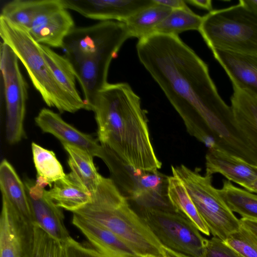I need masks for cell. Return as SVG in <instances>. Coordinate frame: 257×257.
I'll return each mask as SVG.
<instances>
[{
	"label": "cell",
	"instance_id": "5",
	"mask_svg": "<svg viewBox=\"0 0 257 257\" xmlns=\"http://www.w3.org/2000/svg\"><path fill=\"white\" fill-rule=\"evenodd\" d=\"M199 32L211 50L257 56V6L252 0L213 10L203 16Z\"/></svg>",
	"mask_w": 257,
	"mask_h": 257
},
{
	"label": "cell",
	"instance_id": "27",
	"mask_svg": "<svg viewBox=\"0 0 257 257\" xmlns=\"http://www.w3.org/2000/svg\"><path fill=\"white\" fill-rule=\"evenodd\" d=\"M34 164L37 171L36 182L45 187H52L57 181L64 178L62 166L55 153L33 142L31 145Z\"/></svg>",
	"mask_w": 257,
	"mask_h": 257
},
{
	"label": "cell",
	"instance_id": "35",
	"mask_svg": "<svg viewBox=\"0 0 257 257\" xmlns=\"http://www.w3.org/2000/svg\"><path fill=\"white\" fill-rule=\"evenodd\" d=\"M186 3L211 12L213 11L212 1L210 0H187Z\"/></svg>",
	"mask_w": 257,
	"mask_h": 257
},
{
	"label": "cell",
	"instance_id": "21",
	"mask_svg": "<svg viewBox=\"0 0 257 257\" xmlns=\"http://www.w3.org/2000/svg\"><path fill=\"white\" fill-rule=\"evenodd\" d=\"M46 193L57 206L72 213L91 201V194L71 172L55 182Z\"/></svg>",
	"mask_w": 257,
	"mask_h": 257
},
{
	"label": "cell",
	"instance_id": "36",
	"mask_svg": "<svg viewBox=\"0 0 257 257\" xmlns=\"http://www.w3.org/2000/svg\"><path fill=\"white\" fill-rule=\"evenodd\" d=\"M241 224L248 229L257 237V220L247 218H241Z\"/></svg>",
	"mask_w": 257,
	"mask_h": 257
},
{
	"label": "cell",
	"instance_id": "4",
	"mask_svg": "<svg viewBox=\"0 0 257 257\" xmlns=\"http://www.w3.org/2000/svg\"><path fill=\"white\" fill-rule=\"evenodd\" d=\"M2 42L14 52L25 67L32 83L49 107L60 112L74 113L85 109L86 105L74 99L55 79L43 54L41 44L29 31L0 16Z\"/></svg>",
	"mask_w": 257,
	"mask_h": 257
},
{
	"label": "cell",
	"instance_id": "6",
	"mask_svg": "<svg viewBox=\"0 0 257 257\" xmlns=\"http://www.w3.org/2000/svg\"><path fill=\"white\" fill-rule=\"evenodd\" d=\"M130 38L123 22L100 21L89 26L75 27L66 37L62 48L73 66L109 68Z\"/></svg>",
	"mask_w": 257,
	"mask_h": 257
},
{
	"label": "cell",
	"instance_id": "32",
	"mask_svg": "<svg viewBox=\"0 0 257 257\" xmlns=\"http://www.w3.org/2000/svg\"><path fill=\"white\" fill-rule=\"evenodd\" d=\"M203 257H243L218 237L206 239Z\"/></svg>",
	"mask_w": 257,
	"mask_h": 257
},
{
	"label": "cell",
	"instance_id": "31",
	"mask_svg": "<svg viewBox=\"0 0 257 257\" xmlns=\"http://www.w3.org/2000/svg\"><path fill=\"white\" fill-rule=\"evenodd\" d=\"M223 241L243 257H257V237L241 224Z\"/></svg>",
	"mask_w": 257,
	"mask_h": 257
},
{
	"label": "cell",
	"instance_id": "28",
	"mask_svg": "<svg viewBox=\"0 0 257 257\" xmlns=\"http://www.w3.org/2000/svg\"><path fill=\"white\" fill-rule=\"evenodd\" d=\"M202 21L203 17L189 8L173 10L156 27L155 34L178 36L188 30L199 31Z\"/></svg>",
	"mask_w": 257,
	"mask_h": 257
},
{
	"label": "cell",
	"instance_id": "19",
	"mask_svg": "<svg viewBox=\"0 0 257 257\" xmlns=\"http://www.w3.org/2000/svg\"><path fill=\"white\" fill-rule=\"evenodd\" d=\"M0 188L2 197L10 203L24 221L34 225L35 220L25 183L6 159L0 165Z\"/></svg>",
	"mask_w": 257,
	"mask_h": 257
},
{
	"label": "cell",
	"instance_id": "29",
	"mask_svg": "<svg viewBox=\"0 0 257 257\" xmlns=\"http://www.w3.org/2000/svg\"><path fill=\"white\" fill-rule=\"evenodd\" d=\"M44 0H14L3 7L1 16L13 24L30 30Z\"/></svg>",
	"mask_w": 257,
	"mask_h": 257
},
{
	"label": "cell",
	"instance_id": "34",
	"mask_svg": "<svg viewBox=\"0 0 257 257\" xmlns=\"http://www.w3.org/2000/svg\"><path fill=\"white\" fill-rule=\"evenodd\" d=\"M158 4L167 7L172 10L189 8L185 1L182 0H154Z\"/></svg>",
	"mask_w": 257,
	"mask_h": 257
},
{
	"label": "cell",
	"instance_id": "33",
	"mask_svg": "<svg viewBox=\"0 0 257 257\" xmlns=\"http://www.w3.org/2000/svg\"><path fill=\"white\" fill-rule=\"evenodd\" d=\"M66 257H105L94 248L89 247L71 237L64 243Z\"/></svg>",
	"mask_w": 257,
	"mask_h": 257
},
{
	"label": "cell",
	"instance_id": "12",
	"mask_svg": "<svg viewBox=\"0 0 257 257\" xmlns=\"http://www.w3.org/2000/svg\"><path fill=\"white\" fill-rule=\"evenodd\" d=\"M34 225L25 221L2 197L0 218V257H32Z\"/></svg>",
	"mask_w": 257,
	"mask_h": 257
},
{
	"label": "cell",
	"instance_id": "10",
	"mask_svg": "<svg viewBox=\"0 0 257 257\" xmlns=\"http://www.w3.org/2000/svg\"><path fill=\"white\" fill-rule=\"evenodd\" d=\"M13 50L2 42L0 48V69L4 86L6 123V134L11 144L19 142L24 137V121L28 86Z\"/></svg>",
	"mask_w": 257,
	"mask_h": 257
},
{
	"label": "cell",
	"instance_id": "13",
	"mask_svg": "<svg viewBox=\"0 0 257 257\" xmlns=\"http://www.w3.org/2000/svg\"><path fill=\"white\" fill-rule=\"evenodd\" d=\"M24 182L35 220V224L64 244L71 236L64 223L62 208L49 198L45 187L29 179H26Z\"/></svg>",
	"mask_w": 257,
	"mask_h": 257
},
{
	"label": "cell",
	"instance_id": "17",
	"mask_svg": "<svg viewBox=\"0 0 257 257\" xmlns=\"http://www.w3.org/2000/svg\"><path fill=\"white\" fill-rule=\"evenodd\" d=\"M72 223L105 257H144L103 226L73 213Z\"/></svg>",
	"mask_w": 257,
	"mask_h": 257
},
{
	"label": "cell",
	"instance_id": "1",
	"mask_svg": "<svg viewBox=\"0 0 257 257\" xmlns=\"http://www.w3.org/2000/svg\"><path fill=\"white\" fill-rule=\"evenodd\" d=\"M140 62L182 119L189 134L208 149L234 155L247 142L231 106L219 95L207 65L179 36L155 34L139 40Z\"/></svg>",
	"mask_w": 257,
	"mask_h": 257
},
{
	"label": "cell",
	"instance_id": "11",
	"mask_svg": "<svg viewBox=\"0 0 257 257\" xmlns=\"http://www.w3.org/2000/svg\"><path fill=\"white\" fill-rule=\"evenodd\" d=\"M74 27L71 14L60 0H44L29 32L40 44L62 48L66 37Z\"/></svg>",
	"mask_w": 257,
	"mask_h": 257
},
{
	"label": "cell",
	"instance_id": "14",
	"mask_svg": "<svg viewBox=\"0 0 257 257\" xmlns=\"http://www.w3.org/2000/svg\"><path fill=\"white\" fill-rule=\"evenodd\" d=\"M67 10L101 21L123 22L139 11L156 4L154 0H60Z\"/></svg>",
	"mask_w": 257,
	"mask_h": 257
},
{
	"label": "cell",
	"instance_id": "9",
	"mask_svg": "<svg viewBox=\"0 0 257 257\" xmlns=\"http://www.w3.org/2000/svg\"><path fill=\"white\" fill-rule=\"evenodd\" d=\"M137 213L164 246L192 257H203L207 239L183 215L173 209L156 208Z\"/></svg>",
	"mask_w": 257,
	"mask_h": 257
},
{
	"label": "cell",
	"instance_id": "22",
	"mask_svg": "<svg viewBox=\"0 0 257 257\" xmlns=\"http://www.w3.org/2000/svg\"><path fill=\"white\" fill-rule=\"evenodd\" d=\"M62 145L68 154L71 172L91 194L96 191L102 177L93 162V156L87 151L67 144Z\"/></svg>",
	"mask_w": 257,
	"mask_h": 257
},
{
	"label": "cell",
	"instance_id": "30",
	"mask_svg": "<svg viewBox=\"0 0 257 257\" xmlns=\"http://www.w3.org/2000/svg\"><path fill=\"white\" fill-rule=\"evenodd\" d=\"M32 257H66L64 244L35 224Z\"/></svg>",
	"mask_w": 257,
	"mask_h": 257
},
{
	"label": "cell",
	"instance_id": "20",
	"mask_svg": "<svg viewBox=\"0 0 257 257\" xmlns=\"http://www.w3.org/2000/svg\"><path fill=\"white\" fill-rule=\"evenodd\" d=\"M232 88L230 106L236 124L257 152V98L234 85Z\"/></svg>",
	"mask_w": 257,
	"mask_h": 257
},
{
	"label": "cell",
	"instance_id": "40",
	"mask_svg": "<svg viewBox=\"0 0 257 257\" xmlns=\"http://www.w3.org/2000/svg\"><path fill=\"white\" fill-rule=\"evenodd\" d=\"M145 257H157V256H153V255H147V256H145Z\"/></svg>",
	"mask_w": 257,
	"mask_h": 257
},
{
	"label": "cell",
	"instance_id": "8",
	"mask_svg": "<svg viewBox=\"0 0 257 257\" xmlns=\"http://www.w3.org/2000/svg\"><path fill=\"white\" fill-rule=\"evenodd\" d=\"M173 174L182 181L210 233L224 241L238 231L240 219L237 218L219 196L212 183V176L200 173V169H190L184 165L171 166Z\"/></svg>",
	"mask_w": 257,
	"mask_h": 257
},
{
	"label": "cell",
	"instance_id": "18",
	"mask_svg": "<svg viewBox=\"0 0 257 257\" xmlns=\"http://www.w3.org/2000/svg\"><path fill=\"white\" fill-rule=\"evenodd\" d=\"M234 85L257 98V56L211 51Z\"/></svg>",
	"mask_w": 257,
	"mask_h": 257
},
{
	"label": "cell",
	"instance_id": "39",
	"mask_svg": "<svg viewBox=\"0 0 257 257\" xmlns=\"http://www.w3.org/2000/svg\"><path fill=\"white\" fill-rule=\"evenodd\" d=\"M252 2L257 6V0H252Z\"/></svg>",
	"mask_w": 257,
	"mask_h": 257
},
{
	"label": "cell",
	"instance_id": "2",
	"mask_svg": "<svg viewBox=\"0 0 257 257\" xmlns=\"http://www.w3.org/2000/svg\"><path fill=\"white\" fill-rule=\"evenodd\" d=\"M94 112L98 140L137 170H159L162 163L151 139L147 111L127 83H108L96 96Z\"/></svg>",
	"mask_w": 257,
	"mask_h": 257
},
{
	"label": "cell",
	"instance_id": "23",
	"mask_svg": "<svg viewBox=\"0 0 257 257\" xmlns=\"http://www.w3.org/2000/svg\"><path fill=\"white\" fill-rule=\"evenodd\" d=\"M168 195L175 211L183 215L207 236L210 232L207 224L197 210L181 180L176 174L168 177Z\"/></svg>",
	"mask_w": 257,
	"mask_h": 257
},
{
	"label": "cell",
	"instance_id": "38",
	"mask_svg": "<svg viewBox=\"0 0 257 257\" xmlns=\"http://www.w3.org/2000/svg\"><path fill=\"white\" fill-rule=\"evenodd\" d=\"M252 193H257V177L253 182L252 185Z\"/></svg>",
	"mask_w": 257,
	"mask_h": 257
},
{
	"label": "cell",
	"instance_id": "7",
	"mask_svg": "<svg viewBox=\"0 0 257 257\" xmlns=\"http://www.w3.org/2000/svg\"><path fill=\"white\" fill-rule=\"evenodd\" d=\"M99 158L107 167L110 178L137 212L150 208L175 210L168 195L169 176L158 170L135 169L104 146Z\"/></svg>",
	"mask_w": 257,
	"mask_h": 257
},
{
	"label": "cell",
	"instance_id": "37",
	"mask_svg": "<svg viewBox=\"0 0 257 257\" xmlns=\"http://www.w3.org/2000/svg\"><path fill=\"white\" fill-rule=\"evenodd\" d=\"M165 257H192L164 246Z\"/></svg>",
	"mask_w": 257,
	"mask_h": 257
},
{
	"label": "cell",
	"instance_id": "3",
	"mask_svg": "<svg viewBox=\"0 0 257 257\" xmlns=\"http://www.w3.org/2000/svg\"><path fill=\"white\" fill-rule=\"evenodd\" d=\"M73 213L108 229L144 257H165L163 244L110 178L102 176L90 202Z\"/></svg>",
	"mask_w": 257,
	"mask_h": 257
},
{
	"label": "cell",
	"instance_id": "26",
	"mask_svg": "<svg viewBox=\"0 0 257 257\" xmlns=\"http://www.w3.org/2000/svg\"><path fill=\"white\" fill-rule=\"evenodd\" d=\"M41 47L45 60L59 84L76 101L86 105L76 88V77L69 60L47 46L41 44Z\"/></svg>",
	"mask_w": 257,
	"mask_h": 257
},
{
	"label": "cell",
	"instance_id": "24",
	"mask_svg": "<svg viewBox=\"0 0 257 257\" xmlns=\"http://www.w3.org/2000/svg\"><path fill=\"white\" fill-rule=\"evenodd\" d=\"M172 11L170 8L156 3L130 17L123 23L131 37L140 40L154 34L156 27Z\"/></svg>",
	"mask_w": 257,
	"mask_h": 257
},
{
	"label": "cell",
	"instance_id": "25",
	"mask_svg": "<svg viewBox=\"0 0 257 257\" xmlns=\"http://www.w3.org/2000/svg\"><path fill=\"white\" fill-rule=\"evenodd\" d=\"M217 192L228 208L241 218L257 220V195L234 186L229 180H223Z\"/></svg>",
	"mask_w": 257,
	"mask_h": 257
},
{
	"label": "cell",
	"instance_id": "16",
	"mask_svg": "<svg viewBox=\"0 0 257 257\" xmlns=\"http://www.w3.org/2000/svg\"><path fill=\"white\" fill-rule=\"evenodd\" d=\"M205 175L219 173L252 193L257 169L238 158L217 148L208 149L205 156Z\"/></svg>",
	"mask_w": 257,
	"mask_h": 257
},
{
	"label": "cell",
	"instance_id": "15",
	"mask_svg": "<svg viewBox=\"0 0 257 257\" xmlns=\"http://www.w3.org/2000/svg\"><path fill=\"white\" fill-rule=\"evenodd\" d=\"M35 121L44 133L52 134L62 144L77 147L87 151L93 157L99 158L102 146L98 139L68 123L58 113L43 108L35 118Z\"/></svg>",
	"mask_w": 257,
	"mask_h": 257
}]
</instances>
